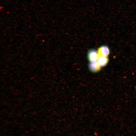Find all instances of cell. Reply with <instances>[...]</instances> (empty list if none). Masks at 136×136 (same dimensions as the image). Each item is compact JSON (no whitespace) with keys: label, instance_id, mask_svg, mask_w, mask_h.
<instances>
[{"label":"cell","instance_id":"cell-1","mask_svg":"<svg viewBox=\"0 0 136 136\" xmlns=\"http://www.w3.org/2000/svg\"><path fill=\"white\" fill-rule=\"evenodd\" d=\"M109 53V50L107 47L106 46H101L99 48L98 50V57H107Z\"/></svg>","mask_w":136,"mask_h":136},{"label":"cell","instance_id":"cell-2","mask_svg":"<svg viewBox=\"0 0 136 136\" xmlns=\"http://www.w3.org/2000/svg\"><path fill=\"white\" fill-rule=\"evenodd\" d=\"M88 57L91 61H97L98 58V52L94 50L89 51L88 54Z\"/></svg>","mask_w":136,"mask_h":136},{"label":"cell","instance_id":"cell-3","mask_svg":"<svg viewBox=\"0 0 136 136\" xmlns=\"http://www.w3.org/2000/svg\"><path fill=\"white\" fill-rule=\"evenodd\" d=\"M89 66L90 70L94 72L98 71L100 67L97 61H91L89 64Z\"/></svg>","mask_w":136,"mask_h":136},{"label":"cell","instance_id":"cell-4","mask_svg":"<svg viewBox=\"0 0 136 136\" xmlns=\"http://www.w3.org/2000/svg\"><path fill=\"white\" fill-rule=\"evenodd\" d=\"M97 61L100 66L103 67L107 64L108 59L107 57H98Z\"/></svg>","mask_w":136,"mask_h":136}]
</instances>
